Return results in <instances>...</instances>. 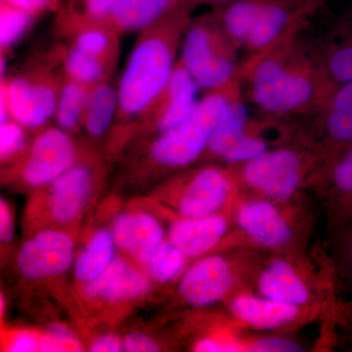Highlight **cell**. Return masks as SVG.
Masks as SVG:
<instances>
[{"mask_svg": "<svg viewBox=\"0 0 352 352\" xmlns=\"http://www.w3.org/2000/svg\"><path fill=\"white\" fill-rule=\"evenodd\" d=\"M41 17L47 12L57 13L64 0H4Z\"/></svg>", "mask_w": 352, "mask_h": 352, "instance_id": "8d00e7d4", "label": "cell"}, {"mask_svg": "<svg viewBox=\"0 0 352 352\" xmlns=\"http://www.w3.org/2000/svg\"><path fill=\"white\" fill-rule=\"evenodd\" d=\"M120 38L122 36L113 30L98 25L75 32L63 43L83 54L117 67L120 55Z\"/></svg>", "mask_w": 352, "mask_h": 352, "instance_id": "7402d4cb", "label": "cell"}, {"mask_svg": "<svg viewBox=\"0 0 352 352\" xmlns=\"http://www.w3.org/2000/svg\"><path fill=\"white\" fill-rule=\"evenodd\" d=\"M234 45L215 14L192 18L183 36L178 60L200 89L212 91L236 80Z\"/></svg>", "mask_w": 352, "mask_h": 352, "instance_id": "277c9868", "label": "cell"}, {"mask_svg": "<svg viewBox=\"0 0 352 352\" xmlns=\"http://www.w3.org/2000/svg\"><path fill=\"white\" fill-rule=\"evenodd\" d=\"M258 285L261 296L275 302L300 307L309 300L307 285L283 259L271 261L261 272Z\"/></svg>", "mask_w": 352, "mask_h": 352, "instance_id": "ac0fdd59", "label": "cell"}, {"mask_svg": "<svg viewBox=\"0 0 352 352\" xmlns=\"http://www.w3.org/2000/svg\"><path fill=\"white\" fill-rule=\"evenodd\" d=\"M187 256L171 241L157 250L147 265V272L157 282H170L184 270Z\"/></svg>", "mask_w": 352, "mask_h": 352, "instance_id": "f1b7e54d", "label": "cell"}, {"mask_svg": "<svg viewBox=\"0 0 352 352\" xmlns=\"http://www.w3.org/2000/svg\"><path fill=\"white\" fill-rule=\"evenodd\" d=\"M124 349L122 340L113 335H106L95 340L90 351L94 352H118Z\"/></svg>", "mask_w": 352, "mask_h": 352, "instance_id": "b9f144b4", "label": "cell"}, {"mask_svg": "<svg viewBox=\"0 0 352 352\" xmlns=\"http://www.w3.org/2000/svg\"><path fill=\"white\" fill-rule=\"evenodd\" d=\"M124 351L131 352L159 351L156 342L142 333H132L122 342Z\"/></svg>", "mask_w": 352, "mask_h": 352, "instance_id": "74e56055", "label": "cell"}, {"mask_svg": "<svg viewBox=\"0 0 352 352\" xmlns=\"http://www.w3.org/2000/svg\"><path fill=\"white\" fill-rule=\"evenodd\" d=\"M38 16L25 9L0 0V52L1 59L29 34L36 24Z\"/></svg>", "mask_w": 352, "mask_h": 352, "instance_id": "83f0119b", "label": "cell"}, {"mask_svg": "<svg viewBox=\"0 0 352 352\" xmlns=\"http://www.w3.org/2000/svg\"><path fill=\"white\" fill-rule=\"evenodd\" d=\"M90 85L65 75L55 107L53 120L59 129L72 134L82 129L83 113Z\"/></svg>", "mask_w": 352, "mask_h": 352, "instance_id": "603a6c76", "label": "cell"}, {"mask_svg": "<svg viewBox=\"0 0 352 352\" xmlns=\"http://www.w3.org/2000/svg\"><path fill=\"white\" fill-rule=\"evenodd\" d=\"M149 288V280L142 272L118 258L98 277L87 283L85 293L95 300L122 302L145 295Z\"/></svg>", "mask_w": 352, "mask_h": 352, "instance_id": "2e32d148", "label": "cell"}, {"mask_svg": "<svg viewBox=\"0 0 352 352\" xmlns=\"http://www.w3.org/2000/svg\"><path fill=\"white\" fill-rule=\"evenodd\" d=\"M232 1V0H195L197 6L199 4H214V6H219V4L226 3V2Z\"/></svg>", "mask_w": 352, "mask_h": 352, "instance_id": "7bdbcfd3", "label": "cell"}, {"mask_svg": "<svg viewBox=\"0 0 352 352\" xmlns=\"http://www.w3.org/2000/svg\"><path fill=\"white\" fill-rule=\"evenodd\" d=\"M326 132L339 150L352 145V80L333 92L329 101Z\"/></svg>", "mask_w": 352, "mask_h": 352, "instance_id": "d4e9b609", "label": "cell"}, {"mask_svg": "<svg viewBox=\"0 0 352 352\" xmlns=\"http://www.w3.org/2000/svg\"><path fill=\"white\" fill-rule=\"evenodd\" d=\"M199 90L193 76L177 60L168 85L146 113L136 131L160 133L177 126L196 108Z\"/></svg>", "mask_w": 352, "mask_h": 352, "instance_id": "ba28073f", "label": "cell"}, {"mask_svg": "<svg viewBox=\"0 0 352 352\" xmlns=\"http://www.w3.org/2000/svg\"><path fill=\"white\" fill-rule=\"evenodd\" d=\"M64 78L62 43L34 53L19 71L1 78L11 118L30 131H38L53 120Z\"/></svg>", "mask_w": 352, "mask_h": 352, "instance_id": "7a4b0ae2", "label": "cell"}, {"mask_svg": "<svg viewBox=\"0 0 352 352\" xmlns=\"http://www.w3.org/2000/svg\"><path fill=\"white\" fill-rule=\"evenodd\" d=\"M237 221L240 228L254 242L264 248L280 249L286 247L293 237L287 220L268 201H245L238 210Z\"/></svg>", "mask_w": 352, "mask_h": 352, "instance_id": "7c38bea8", "label": "cell"}, {"mask_svg": "<svg viewBox=\"0 0 352 352\" xmlns=\"http://www.w3.org/2000/svg\"><path fill=\"white\" fill-rule=\"evenodd\" d=\"M34 131L36 136L21 156L18 173L25 184L38 188L75 166L80 154L71 134L63 129L47 124Z\"/></svg>", "mask_w": 352, "mask_h": 352, "instance_id": "8992f818", "label": "cell"}, {"mask_svg": "<svg viewBox=\"0 0 352 352\" xmlns=\"http://www.w3.org/2000/svg\"><path fill=\"white\" fill-rule=\"evenodd\" d=\"M268 151L267 143L263 139L247 133L224 155L222 159L229 164L251 161Z\"/></svg>", "mask_w": 352, "mask_h": 352, "instance_id": "836d02e7", "label": "cell"}, {"mask_svg": "<svg viewBox=\"0 0 352 352\" xmlns=\"http://www.w3.org/2000/svg\"><path fill=\"white\" fill-rule=\"evenodd\" d=\"M74 243L66 233L44 230L28 241L18 254V267L31 280L57 276L71 267Z\"/></svg>", "mask_w": 352, "mask_h": 352, "instance_id": "9c48e42d", "label": "cell"}, {"mask_svg": "<svg viewBox=\"0 0 352 352\" xmlns=\"http://www.w3.org/2000/svg\"><path fill=\"white\" fill-rule=\"evenodd\" d=\"M207 92L189 117L168 131L157 133L148 148L152 166L177 168L189 166L208 149L215 127L236 97V83Z\"/></svg>", "mask_w": 352, "mask_h": 352, "instance_id": "3957f363", "label": "cell"}, {"mask_svg": "<svg viewBox=\"0 0 352 352\" xmlns=\"http://www.w3.org/2000/svg\"><path fill=\"white\" fill-rule=\"evenodd\" d=\"M226 230V220L219 215L197 219L184 217L171 226L170 238L187 258H196L210 251Z\"/></svg>", "mask_w": 352, "mask_h": 352, "instance_id": "e0dca14e", "label": "cell"}, {"mask_svg": "<svg viewBox=\"0 0 352 352\" xmlns=\"http://www.w3.org/2000/svg\"><path fill=\"white\" fill-rule=\"evenodd\" d=\"M115 245L112 232L107 230L97 231L76 259V279L89 283L98 277L112 263Z\"/></svg>", "mask_w": 352, "mask_h": 352, "instance_id": "484cf974", "label": "cell"}, {"mask_svg": "<svg viewBox=\"0 0 352 352\" xmlns=\"http://www.w3.org/2000/svg\"><path fill=\"white\" fill-rule=\"evenodd\" d=\"M243 177L250 187L266 198L287 201L295 194L302 180V159L289 149L266 151L245 163Z\"/></svg>", "mask_w": 352, "mask_h": 352, "instance_id": "52a82bcc", "label": "cell"}, {"mask_svg": "<svg viewBox=\"0 0 352 352\" xmlns=\"http://www.w3.org/2000/svg\"><path fill=\"white\" fill-rule=\"evenodd\" d=\"M196 4L190 3L138 32L118 82L117 118L112 131L129 135L168 85Z\"/></svg>", "mask_w": 352, "mask_h": 352, "instance_id": "6da1fadb", "label": "cell"}, {"mask_svg": "<svg viewBox=\"0 0 352 352\" xmlns=\"http://www.w3.org/2000/svg\"><path fill=\"white\" fill-rule=\"evenodd\" d=\"M298 308L252 295L238 296L231 305L233 314L240 321L264 330L284 327L295 321L300 314Z\"/></svg>", "mask_w": 352, "mask_h": 352, "instance_id": "d6986e66", "label": "cell"}, {"mask_svg": "<svg viewBox=\"0 0 352 352\" xmlns=\"http://www.w3.org/2000/svg\"><path fill=\"white\" fill-rule=\"evenodd\" d=\"M252 96L261 110L296 112L318 95L317 80L302 65L287 62L281 54L261 57L252 72Z\"/></svg>", "mask_w": 352, "mask_h": 352, "instance_id": "5b68a950", "label": "cell"}, {"mask_svg": "<svg viewBox=\"0 0 352 352\" xmlns=\"http://www.w3.org/2000/svg\"><path fill=\"white\" fill-rule=\"evenodd\" d=\"M94 170L78 162L50 183V212L58 222L75 219L87 203L94 186Z\"/></svg>", "mask_w": 352, "mask_h": 352, "instance_id": "4fadbf2b", "label": "cell"}, {"mask_svg": "<svg viewBox=\"0 0 352 352\" xmlns=\"http://www.w3.org/2000/svg\"><path fill=\"white\" fill-rule=\"evenodd\" d=\"M326 76L333 85H344L352 80V39L340 46L329 57Z\"/></svg>", "mask_w": 352, "mask_h": 352, "instance_id": "1f68e13d", "label": "cell"}, {"mask_svg": "<svg viewBox=\"0 0 352 352\" xmlns=\"http://www.w3.org/2000/svg\"><path fill=\"white\" fill-rule=\"evenodd\" d=\"M231 191L229 176L221 168L207 166L189 178L178 203V210L183 217L214 215L223 207Z\"/></svg>", "mask_w": 352, "mask_h": 352, "instance_id": "30bf717a", "label": "cell"}, {"mask_svg": "<svg viewBox=\"0 0 352 352\" xmlns=\"http://www.w3.org/2000/svg\"><path fill=\"white\" fill-rule=\"evenodd\" d=\"M120 0H64L55 13L53 32L58 41H66L75 32L100 24Z\"/></svg>", "mask_w": 352, "mask_h": 352, "instance_id": "ffe728a7", "label": "cell"}, {"mask_svg": "<svg viewBox=\"0 0 352 352\" xmlns=\"http://www.w3.org/2000/svg\"><path fill=\"white\" fill-rule=\"evenodd\" d=\"M118 104V82L113 78L90 87L82 124L89 138L99 139L112 131Z\"/></svg>", "mask_w": 352, "mask_h": 352, "instance_id": "44dd1931", "label": "cell"}, {"mask_svg": "<svg viewBox=\"0 0 352 352\" xmlns=\"http://www.w3.org/2000/svg\"><path fill=\"white\" fill-rule=\"evenodd\" d=\"M27 127L15 120L10 119L0 124V157L8 162L24 154L29 143L27 140Z\"/></svg>", "mask_w": 352, "mask_h": 352, "instance_id": "4dcf8cb0", "label": "cell"}, {"mask_svg": "<svg viewBox=\"0 0 352 352\" xmlns=\"http://www.w3.org/2000/svg\"><path fill=\"white\" fill-rule=\"evenodd\" d=\"M195 351L200 352H235L243 351V346L234 340L204 339L197 342Z\"/></svg>", "mask_w": 352, "mask_h": 352, "instance_id": "f35d334b", "label": "cell"}, {"mask_svg": "<svg viewBox=\"0 0 352 352\" xmlns=\"http://www.w3.org/2000/svg\"><path fill=\"white\" fill-rule=\"evenodd\" d=\"M249 351L256 352H298L303 349L295 342L282 338H264L252 342L249 346Z\"/></svg>", "mask_w": 352, "mask_h": 352, "instance_id": "d590c367", "label": "cell"}, {"mask_svg": "<svg viewBox=\"0 0 352 352\" xmlns=\"http://www.w3.org/2000/svg\"><path fill=\"white\" fill-rule=\"evenodd\" d=\"M112 235L116 245L134 261L147 264L164 243L161 224L147 214H122L113 222Z\"/></svg>", "mask_w": 352, "mask_h": 352, "instance_id": "5bb4252c", "label": "cell"}, {"mask_svg": "<svg viewBox=\"0 0 352 352\" xmlns=\"http://www.w3.org/2000/svg\"><path fill=\"white\" fill-rule=\"evenodd\" d=\"M249 112L237 97L233 99L215 127L208 146V151L214 157H223L247 133Z\"/></svg>", "mask_w": 352, "mask_h": 352, "instance_id": "cb8c5ba5", "label": "cell"}, {"mask_svg": "<svg viewBox=\"0 0 352 352\" xmlns=\"http://www.w3.org/2000/svg\"><path fill=\"white\" fill-rule=\"evenodd\" d=\"M14 226L10 210L3 199L0 201V239L2 242H10L13 239Z\"/></svg>", "mask_w": 352, "mask_h": 352, "instance_id": "60d3db41", "label": "cell"}, {"mask_svg": "<svg viewBox=\"0 0 352 352\" xmlns=\"http://www.w3.org/2000/svg\"><path fill=\"white\" fill-rule=\"evenodd\" d=\"M333 182L344 210L346 223L352 219V145L339 150L333 168Z\"/></svg>", "mask_w": 352, "mask_h": 352, "instance_id": "f546056e", "label": "cell"}, {"mask_svg": "<svg viewBox=\"0 0 352 352\" xmlns=\"http://www.w3.org/2000/svg\"><path fill=\"white\" fill-rule=\"evenodd\" d=\"M233 283V270L228 261L212 256L201 258L185 273L179 291L190 305L205 307L223 298Z\"/></svg>", "mask_w": 352, "mask_h": 352, "instance_id": "8fae6325", "label": "cell"}, {"mask_svg": "<svg viewBox=\"0 0 352 352\" xmlns=\"http://www.w3.org/2000/svg\"><path fill=\"white\" fill-rule=\"evenodd\" d=\"M82 346L75 335L61 324H52L41 340V351H82Z\"/></svg>", "mask_w": 352, "mask_h": 352, "instance_id": "d6a6232c", "label": "cell"}, {"mask_svg": "<svg viewBox=\"0 0 352 352\" xmlns=\"http://www.w3.org/2000/svg\"><path fill=\"white\" fill-rule=\"evenodd\" d=\"M338 256L340 270L352 289V219L346 222L340 229L338 238Z\"/></svg>", "mask_w": 352, "mask_h": 352, "instance_id": "e575fe53", "label": "cell"}, {"mask_svg": "<svg viewBox=\"0 0 352 352\" xmlns=\"http://www.w3.org/2000/svg\"><path fill=\"white\" fill-rule=\"evenodd\" d=\"M62 43V64L65 75L85 85H92L113 78L116 67L88 56Z\"/></svg>", "mask_w": 352, "mask_h": 352, "instance_id": "4316f807", "label": "cell"}, {"mask_svg": "<svg viewBox=\"0 0 352 352\" xmlns=\"http://www.w3.org/2000/svg\"><path fill=\"white\" fill-rule=\"evenodd\" d=\"M41 351V340L34 333L29 332L18 333L11 340L8 351L32 352Z\"/></svg>", "mask_w": 352, "mask_h": 352, "instance_id": "ab89813d", "label": "cell"}, {"mask_svg": "<svg viewBox=\"0 0 352 352\" xmlns=\"http://www.w3.org/2000/svg\"><path fill=\"white\" fill-rule=\"evenodd\" d=\"M190 3L196 4L195 0H120L99 25L120 36L139 32Z\"/></svg>", "mask_w": 352, "mask_h": 352, "instance_id": "9a60e30c", "label": "cell"}]
</instances>
